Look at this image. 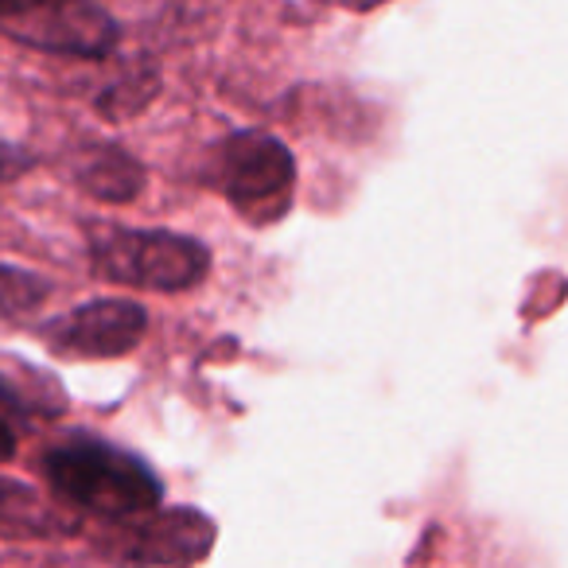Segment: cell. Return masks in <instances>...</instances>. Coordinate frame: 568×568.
<instances>
[{"label": "cell", "instance_id": "obj_1", "mask_svg": "<svg viewBox=\"0 0 568 568\" xmlns=\"http://www.w3.org/2000/svg\"><path fill=\"white\" fill-rule=\"evenodd\" d=\"M43 479L63 506L102 521L141 518L164 503V483L152 464L105 436L74 433L55 440L43 452Z\"/></svg>", "mask_w": 568, "mask_h": 568}, {"label": "cell", "instance_id": "obj_2", "mask_svg": "<svg viewBox=\"0 0 568 568\" xmlns=\"http://www.w3.org/2000/svg\"><path fill=\"white\" fill-rule=\"evenodd\" d=\"M90 261L102 281L144 293H187L211 273L206 245L172 230L98 226L90 237Z\"/></svg>", "mask_w": 568, "mask_h": 568}, {"label": "cell", "instance_id": "obj_3", "mask_svg": "<svg viewBox=\"0 0 568 568\" xmlns=\"http://www.w3.org/2000/svg\"><path fill=\"white\" fill-rule=\"evenodd\" d=\"M214 187L250 226H273L293 211L296 160L265 129H237L214 152Z\"/></svg>", "mask_w": 568, "mask_h": 568}, {"label": "cell", "instance_id": "obj_4", "mask_svg": "<svg viewBox=\"0 0 568 568\" xmlns=\"http://www.w3.org/2000/svg\"><path fill=\"white\" fill-rule=\"evenodd\" d=\"M0 32L71 59H105L121 43V24L98 0H0Z\"/></svg>", "mask_w": 568, "mask_h": 568}, {"label": "cell", "instance_id": "obj_5", "mask_svg": "<svg viewBox=\"0 0 568 568\" xmlns=\"http://www.w3.org/2000/svg\"><path fill=\"white\" fill-rule=\"evenodd\" d=\"M110 526V534L98 541V552L118 568H195L219 541L214 521L191 506L152 510Z\"/></svg>", "mask_w": 568, "mask_h": 568}, {"label": "cell", "instance_id": "obj_6", "mask_svg": "<svg viewBox=\"0 0 568 568\" xmlns=\"http://www.w3.org/2000/svg\"><path fill=\"white\" fill-rule=\"evenodd\" d=\"M40 335L51 355L74 358V363H105V358L133 355L141 339L149 335V312L136 301L102 296L71 308L67 316H55L40 324Z\"/></svg>", "mask_w": 568, "mask_h": 568}, {"label": "cell", "instance_id": "obj_7", "mask_svg": "<svg viewBox=\"0 0 568 568\" xmlns=\"http://www.w3.org/2000/svg\"><path fill=\"white\" fill-rule=\"evenodd\" d=\"M71 175L87 195L102 199V203H133L144 191V164L133 152L118 149V144H90L71 160Z\"/></svg>", "mask_w": 568, "mask_h": 568}, {"label": "cell", "instance_id": "obj_8", "mask_svg": "<svg viewBox=\"0 0 568 568\" xmlns=\"http://www.w3.org/2000/svg\"><path fill=\"white\" fill-rule=\"evenodd\" d=\"M74 529L79 521L59 506H48L32 487L0 475V537H63Z\"/></svg>", "mask_w": 568, "mask_h": 568}, {"label": "cell", "instance_id": "obj_9", "mask_svg": "<svg viewBox=\"0 0 568 568\" xmlns=\"http://www.w3.org/2000/svg\"><path fill=\"white\" fill-rule=\"evenodd\" d=\"M156 90H160L156 67L136 63V67H129V71H121V79L102 90V98H98V113H102L105 121L136 118V113L156 98Z\"/></svg>", "mask_w": 568, "mask_h": 568}, {"label": "cell", "instance_id": "obj_10", "mask_svg": "<svg viewBox=\"0 0 568 568\" xmlns=\"http://www.w3.org/2000/svg\"><path fill=\"white\" fill-rule=\"evenodd\" d=\"M48 301H51L48 276L28 273V268L4 265V261H0V320H4V324H17V320H24V316H36Z\"/></svg>", "mask_w": 568, "mask_h": 568}, {"label": "cell", "instance_id": "obj_11", "mask_svg": "<svg viewBox=\"0 0 568 568\" xmlns=\"http://www.w3.org/2000/svg\"><path fill=\"white\" fill-rule=\"evenodd\" d=\"M24 413H28V402L9 386V382L0 378V420H9L12 425V420H20Z\"/></svg>", "mask_w": 568, "mask_h": 568}, {"label": "cell", "instance_id": "obj_12", "mask_svg": "<svg viewBox=\"0 0 568 568\" xmlns=\"http://www.w3.org/2000/svg\"><path fill=\"white\" fill-rule=\"evenodd\" d=\"M28 160L20 156L17 149H9V144H0V180H12L17 172H24Z\"/></svg>", "mask_w": 568, "mask_h": 568}, {"label": "cell", "instance_id": "obj_13", "mask_svg": "<svg viewBox=\"0 0 568 568\" xmlns=\"http://www.w3.org/2000/svg\"><path fill=\"white\" fill-rule=\"evenodd\" d=\"M17 456V428L9 420H0V464H9Z\"/></svg>", "mask_w": 568, "mask_h": 568}]
</instances>
